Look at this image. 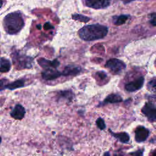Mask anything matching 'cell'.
I'll use <instances>...</instances> for the list:
<instances>
[{"label":"cell","instance_id":"1","mask_svg":"<svg viewBox=\"0 0 156 156\" xmlns=\"http://www.w3.org/2000/svg\"><path fill=\"white\" fill-rule=\"evenodd\" d=\"M108 33V28L99 24L87 25L78 32L79 37L87 41L99 40L105 37Z\"/></svg>","mask_w":156,"mask_h":156},{"label":"cell","instance_id":"2","mask_svg":"<svg viewBox=\"0 0 156 156\" xmlns=\"http://www.w3.org/2000/svg\"><path fill=\"white\" fill-rule=\"evenodd\" d=\"M23 18L19 12L9 13L3 20V26L5 31L10 35L18 33L24 27Z\"/></svg>","mask_w":156,"mask_h":156},{"label":"cell","instance_id":"3","mask_svg":"<svg viewBox=\"0 0 156 156\" xmlns=\"http://www.w3.org/2000/svg\"><path fill=\"white\" fill-rule=\"evenodd\" d=\"M13 63L17 69H30L32 67L33 58L18 52L12 54Z\"/></svg>","mask_w":156,"mask_h":156},{"label":"cell","instance_id":"4","mask_svg":"<svg viewBox=\"0 0 156 156\" xmlns=\"http://www.w3.org/2000/svg\"><path fill=\"white\" fill-rule=\"evenodd\" d=\"M105 66L113 74H119L126 68V65L123 61L113 58L108 60L106 62Z\"/></svg>","mask_w":156,"mask_h":156},{"label":"cell","instance_id":"5","mask_svg":"<svg viewBox=\"0 0 156 156\" xmlns=\"http://www.w3.org/2000/svg\"><path fill=\"white\" fill-rule=\"evenodd\" d=\"M141 112L151 122L156 121V105L152 102H146L141 108Z\"/></svg>","mask_w":156,"mask_h":156},{"label":"cell","instance_id":"6","mask_svg":"<svg viewBox=\"0 0 156 156\" xmlns=\"http://www.w3.org/2000/svg\"><path fill=\"white\" fill-rule=\"evenodd\" d=\"M144 79L143 77H140L138 79L126 84L125 89L129 92H133L140 90L143 86Z\"/></svg>","mask_w":156,"mask_h":156},{"label":"cell","instance_id":"7","mask_svg":"<svg viewBox=\"0 0 156 156\" xmlns=\"http://www.w3.org/2000/svg\"><path fill=\"white\" fill-rule=\"evenodd\" d=\"M62 76V74L56 68H47L41 73V76L43 79L46 80H54Z\"/></svg>","mask_w":156,"mask_h":156},{"label":"cell","instance_id":"8","mask_svg":"<svg viewBox=\"0 0 156 156\" xmlns=\"http://www.w3.org/2000/svg\"><path fill=\"white\" fill-rule=\"evenodd\" d=\"M85 4L87 7L95 9H101L108 7L110 4L109 0H85Z\"/></svg>","mask_w":156,"mask_h":156},{"label":"cell","instance_id":"9","mask_svg":"<svg viewBox=\"0 0 156 156\" xmlns=\"http://www.w3.org/2000/svg\"><path fill=\"white\" fill-rule=\"evenodd\" d=\"M135 140L138 143L143 142L149 135V130L143 126L138 127L135 132Z\"/></svg>","mask_w":156,"mask_h":156},{"label":"cell","instance_id":"10","mask_svg":"<svg viewBox=\"0 0 156 156\" xmlns=\"http://www.w3.org/2000/svg\"><path fill=\"white\" fill-rule=\"evenodd\" d=\"M38 63L40 66L44 69L57 68L60 65V62L57 59L50 60L45 59L44 58H40L38 60Z\"/></svg>","mask_w":156,"mask_h":156},{"label":"cell","instance_id":"11","mask_svg":"<svg viewBox=\"0 0 156 156\" xmlns=\"http://www.w3.org/2000/svg\"><path fill=\"white\" fill-rule=\"evenodd\" d=\"M26 114V110L21 104H16L10 112V116L15 119H22Z\"/></svg>","mask_w":156,"mask_h":156},{"label":"cell","instance_id":"12","mask_svg":"<svg viewBox=\"0 0 156 156\" xmlns=\"http://www.w3.org/2000/svg\"><path fill=\"white\" fill-rule=\"evenodd\" d=\"M81 71V68L77 65H69L66 66L62 72V76H75Z\"/></svg>","mask_w":156,"mask_h":156},{"label":"cell","instance_id":"13","mask_svg":"<svg viewBox=\"0 0 156 156\" xmlns=\"http://www.w3.org/2000/svg\"><path fill=\"white\" fill-rule=\"evenodd\" d=\"M122 101V98L118 94L112 93L108 95L105 99L102 102H101L99 105H104L107 104H114V103H119Z\"/></svg>","mask_w":156,"mask_h":156},{"label":"cell","instance_id":"14","mask_svg":"<svg viewBox=\"0 0 156 156\" xmlns=\"http://www.w3.org/2000/svg\"><path fill=\"white\" fill-rule=\"evenodd\" d=\"M109 131H110V133L112 134V135L113 137H115V138H116L120 142H121L122 143H127L129 141L130 137L127 133L121 132V133H115L113 132L112 131H111V130H109Z\"/></svg>","mask_w":156,"mask_h":156},{"label":"cell","instance_id":"15","mask_svg":"<svg viewBox=\"0 0 156 156\" xmlns=\"http://www.w3.org/2000/svg\"><path fill=\"white\" fill-rule=\"evenodd\" d=\"M10 62L4 57H1L0 58V73H7L10 71Z\"/></svg>","mask_w":156,"mask_h":156},{"label":"cell","instance_id":"16","mask_svg":"<svg viewBox=\"0 0 156 156\" xmlns=\"http://www.w3.org/2000/svg\"><path fill=\"white\" fill-rule=\"evenodd\" d=\"M24 86V80L23 79H20L15 80L12 83H9L6 85L5 88L9 89L10 90H13L16 88H22Z\"/></svg>","mask_w":156,"mask_h":156},{"label":"cell","instance_id":"17","mask_svg":"<svg viewBox=\"0 0 156 156\" xmlns=\"http://www.w3.org/2000/svg\"><path fill=\"white\" fill-rule=\"evenodd\" d=\"M74 97V94L71 90H64L61 91L58 93V98L60 99H66L68 101H71Z\"/></svg>","mask_w":156,"mask_h":156},{"label":"cell","instance_id":"18","mask_svg":"<svg viewBox=\"0 0 156 156\" xmlns=\"http://www.w3.org/2000/svg\"><path fill=\"white\" fill-rule=\"evenodd\" d=\"M108 76L105 72L101 71L95 73V79L99 83H105L107 82Z\"/></svg>","mask_w":156,"mask_h":156},{"label":"cell","instance_id":"19","mask_svg":"<svg viewBox=\"0 0 156 156\" xmlns=\"http://www.w3.org/2000/svg\"><path fill=\"white\" fill-rule=\"evenodd\" d=\"M128 19V16L126 15H121L113 17V23L116 26H120L126 23Z\"/></svg>","mask_w":156,"mask_h":156},{"label":"cell","instance_id":"20","mask_svg":"<svg viewBox=\"0 0 156 156\" xmlns=\"http://www.w3.org/2000/svg\"><path fill=\"white\" fill-rule=\"evenodd\" d=\"M147 89L150 92L156 94V79H153L147 83Z\"/></svg>","mask_w":156,"mask_h":156},{"label":"cell","instance_id":"21","mask_svg":"<svg viewBox=\"0 0 156 156\" xmlns=\"http://www.w3.org/2000/svg\"><path fill=\"white\" fill-rule=\"evenodd\" d=\"M72 18L74 20H77V21H79L80 22H83V23H87L88 21H90V18L82 15H80V14H74L72 15Z\"/></svg>","mask_w":156,"mask_h":156},{"label":"cell","instance_id":"22","mask_svg":"<svg viewBox=\"0 0 156 156\" xmlns=\"http://www.w3.org/2000/svg\"><path fill=\"white\" fill-rule=\"evenodd\" d=\"M96 125H97L99 129H100L101 130H104L106 127L105 122H104V119L101 118H98L96 121Z\"/></svg>","mask_w":156,"mask_h":156},{"label":"cell","instance_id":"23","mask_svg":"<svg viewBox=\"0 0 156 156\" xmlns=\"http://www.w3.org/2000/svg\"><path fill=\"white\" fill-rule=\"evenodd\" d=\"M149 22L152 26H156V13L149 15Z\"/></svg>","mask_w":156,"mask_h":156},{"label":"cell","instance_id":"24","mask_svg":"<svg viewBox=\"0 0 156 156\" xmlns=\"http://www.w3.org/2000/svg\"><path fill=\"white\" fill-rule=\"evenodd\" d=\"M8 82V80L5 79H0V91L5 89V86Z\"/></svg>","mask_w":156,"mask_h":156},{"label":"cell","instance_id":"25","mask_svg":"<svg viewBox=\"0 0 156 156\" xmlns=\"http://www.w3.org/2000/svg\"><path fill=\"white\" fill-rule=\"evenodd\" d=\"M44 29H49L51 28H54V27L49 23H46L44 25Z\"/></svg>","mask_w":156,"mask_h":156},{"label":"cell","instance_id":"26","mask_svg":"<svg viewBox=\"0 0 156 156\" xmlns=\"http://www.w3.org/2000/svg\"><path fill=\"white\" fill-rule=\"evenodd\" d=\"M143 151H142L141 150H139V151H136V152H135L132 153V154H132V155H143Z\"/></svg>","mask_w":156,"mask_h":156},{"label":"cell","instance_id":"27","mask_svg":"<svg viewBox=\"0 0 156 156\" xmlns=\"http://www.w3.org/2000/svg\"><path fill=\"white\" fill-rule=\"evenodd\" d=\"M124 3H125V4H126V3H129V2H132V1H134V0H121Z\"/></svg>","mask_w":156,"mask_h":156},{"label":"cell","instance_id":"28","mask_svg":"<svg viewBox=\"0 0 156 156\" xmlns=\"http://www.w3.org/2000/svg\"><path fill=\"white\" fill-rule=\"evenodd\" d=\"M152 155H155V156H156V150H155V151L152 153Z\"/></svg>","mask_w":156,"mask_h":156},{"label":"cell","instance_id":"29","mask_svg":"<svg viewBox=\"0 0 156 156\" xmlns=\"http://www.w3.org/2000/svg\"><path fill=\"white\" fill-rule=\"evenodd\" d=\"M2 0H0V7L2 6Z\"/></svg>","mask_w":156,"mask_h":156},{"label":"cell","instance_id":"30","mask_svg":"<svg viewBox=\"0 0 156 156\" xmlns=\"http://www.w3.org/2000/svg\"><path fill=\"white\" fill-rule=\"evenodd\" d=\"M1 140H2V138H1V137L0 136V143H1Z\"/></svg>","mask_w":156,"mask_h":156}]
</instances>
